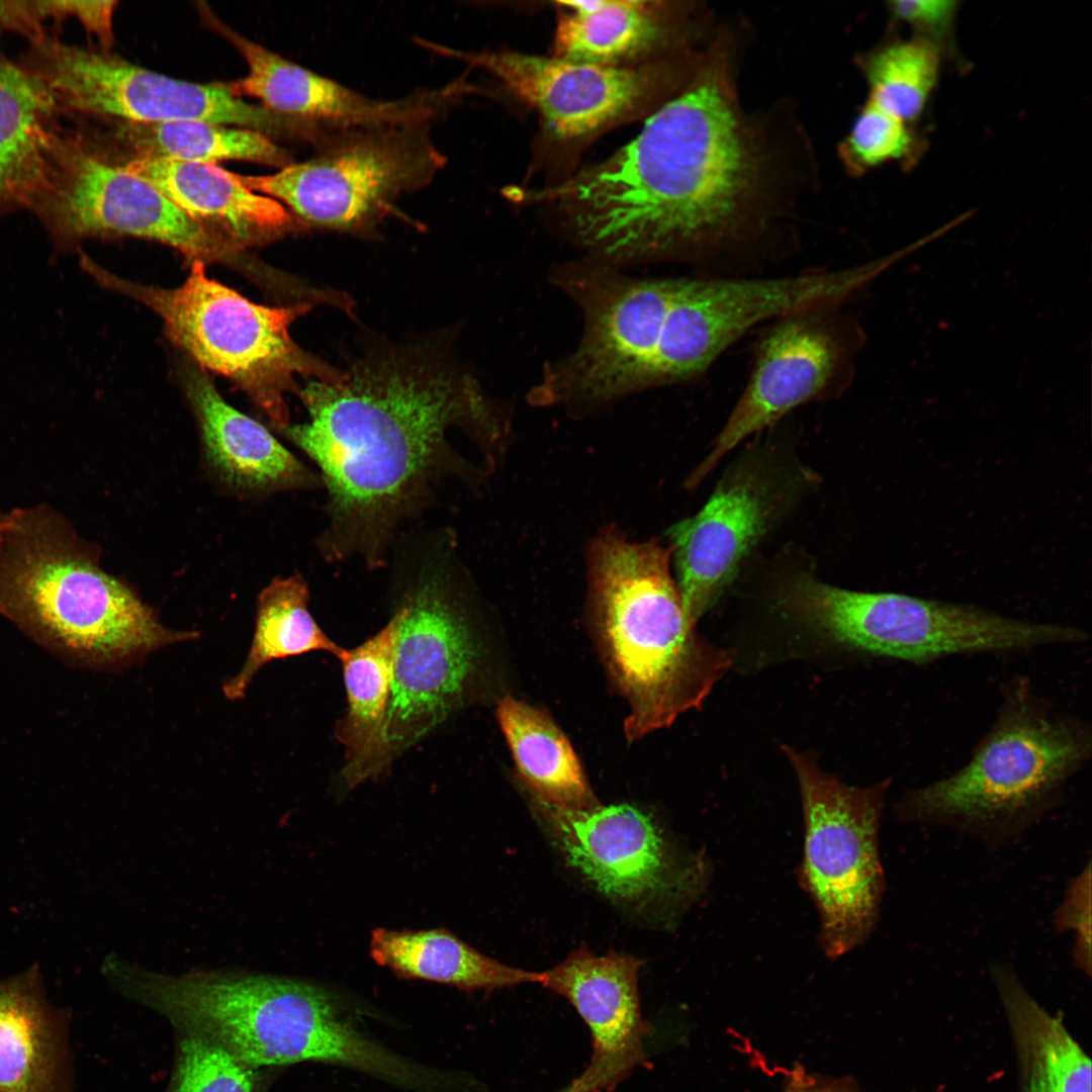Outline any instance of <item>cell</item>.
<instances>
[{"label": "cell", "mask_w": 1092, "mask_h": 1092, "mask_svg": "<svg viewBox=\"0 0 1092 1092\" xmlns=\"http://www.w3.org/2000/svg\"><path fill=\"white\" fill-rule=\"evenodd\" d=\"M308 421L287 437L317 465L329 493L322 548L380 564L398 523L454 461L447 433L469 432L491 465L509 444L508 422L476 383L422 363L385 360L299 391Z\"/></svg>", "instance_id": "obj_1"}, {"label": "cell", "mask_w": 1092, "mask_h": 1092, "mask_svg": "<svg viewBox=\"0 0 1092 1092\" xmlns=\"http://www.w3.org/2000/svg\"><path fill=\"white\" fill-rule=\"evenodd\" d=\"M751 178L732 106L710 80L659 106L605 161L533 196L551 202L575 237L613 259L696 243L737 215Z\"/></svg>", "instance_id": "obj_2"}, {"label": "cell", "mask_w": 1092, "mask_h": 1092, "mask_svg": "<svg viewBox=\"0 0 1092 1092\" xmlns=\"http://www.w3.org/2000/svg\"><path fill=\"white\" fill-rule=\"evenodd\" d=\"M671 547L601 528L586 551L588 609L610 673L629 705L630 741L698 708L732 661L700 638L670 573Z\"/></svg>", "instance_id": "obj_3"}, {"label": "cell", "mask_w": 1092, "mask_h": 1092, "mask_svg": "<svg viewBox=\"0 0 1092 1092\" xmlns=\"http://www.w3.org/2000/svg\"><path fill=\"white\" fill-rule=\"evenodd\" d=\"M1091 756L1090 723L1017 675L1003 685L995 718L969 760L907 789L894 813L899 821L949 828L999 848L1056 809Z\"/></svg>", "instance_id": "obj_4"}, {"label": "cell", "mask_w": 1092, "mask_h": 1092, "mask_svg": "<svg viewBox=\"0 0 1092 1092\" xmlns=\"http://www.w3.org/2000/svg\"><path fill=\"white\" fill-rule=\"evenodd\" d=\"M103 971L124 996L257 1069L314 1061L360 1071L373 1057L371 1036L309 982L234 971L167 975L115 956Z\"/></svg>", "instance_id": "obj_5"}, {"label": "cell", "mask_w": 1092, "mask_h": 1092, "mask_svg": "<svg viewBox=\"0 0 1092 1092\" xmlns=\"http://www.w3.org/2000/svg\"><path fill=\"white\" fill-rule=\"evenodd\" d=\"M80 264L98 284L154 310L177 346L201 367L233 381L277 430L288 428L284 394L295 388L297 375L326 382L347 376L291 339L289 327L310 308L307 303L282 307L254 303L210 279L204 263L197 260L185 282L170 289L120 278L83 252Z\"/></svg>", "instance_id": "obj_6"}, {"label": "cell", "mask_w": 1092, "mask_h": 1092, "mask_svg": "<svg viewBox=\"0 0 1092 1092\" xmlns=\"http://www.w3.org/2000/svg\"><path fill=\"white\" fill-rule=\"evenodd\" d=\"M778 604L823 638L869 655L925 664L950 656L1024 653L1085 641L1082 628L896 593L852 592L809 574L789 580Z\"/></svg>", "instance_id": "obj_7"}, {"label": "cell", "mask_w": 1092, "mask_h": 1092, "mask_svg": "<svg viewBox=\"0 0 1092 1092\" xmlns=\"http://www.w3.org/2000/svg\"><path fill=\"white\" fill-rule=\"evenodd\" d=\"M0 569L6 600L81 656L131 663L197 632L166 628L126 584L100 568L80 544L25 532Z\"/></svg>", "instance_id": "obj_8"}, {"label": "cell", "mask_w": 1092, "mask_h": 1092, "mask_svg": "<svg viewBox=\"0 0 1092 1092\" xmlns=\"http://www.w3.org/2000/svg\"><path fill=\"white\" fill-rule=\"evenodd\" d=\"M800 787L804 852L800 882L820 916V942L831 959L860 946L879 919L886 882L879 831L891 779L850 786L788 746Z\"/></svg>", "instance_id": "obj_9"}, {"label": "cell", "mask_w": 1092, "mask_h": 1092, "mask_svg": "<svg viewBox=\"0 0 1092 1092\" xmlns=\"http://www.w3.org/2000/svg\"><path fill=\"white\" fill-rule=\"evenodd\" d=\"M315 154L273 174L236 177L272 197L306 223L338 230L368 226L400 195L428 185L446 158L429 123L328 130Z\"/></svg>", "instance_id": "obj_10"}, {"label": "cell", "mask_w": 1092, "mask_h": 1092, "mask_svg": "<svg viewBox=\"0 0 1092 1092\" xmlns=\"http://www.w3.org/2000/svg\"><path fill=\"white\" fill-rule=\"evenodd\" d=\"M31 210L58 254L79 251L87 238L134 236L167 244L192 261H242V248L125 171L80 124L65 128L47 186Z\"/></svg>", "instance_id": "obj_11"}, {"label": "cell", "mask_w": 1092, "mask_h": 1092, "mask_svg": "<svg viewBox=\"0 0 1092 1092\" xmlns=\"http://www.w3.org/2000/svg\"><path fill=\"white\" fill-rule=\"evenodd\" d=\"M23 63L47 85L63 116L76 122L202 120L255 129L273 140L290 133V118L238 97L230 83L175 79L103 49L48 35L31 42Z\"/></svg>", "instance_id": "obj_12"}, {"label": "cell", "mask_w": 1092, "mask_h": 1092, "mask_svg": "<svg viewBox=\"0 0 1092 1092\" xmlns=\"http://www.w3.org/2000/svg\"><path fill=\"white\" fill-rule=\"evenodd\" d=\"M425 47L493 75L540 114L550 133L564 141L589 138L657 109L676 76L666 59L622 67L513 51L466 52L432 42Z\"/></svg>", "instance_id": "obj_13"}, {"label": "cell", "mask_w": 1092, "mask_h": 1092, "mask_svg": "<svg viewBox=\"0 0 1092 1092\" xmlns=\"http://www.w3.org/2000/svg\"><path fill=\"white\" fill-rule=\"evenodd\" d=\"M894 258L829 272L743 280L679 279L669 316L668 382L706 370L734 341L761 322L839 302L879 275Z\"/></svg>", "instance_id": "obj_14"}, {"label": "cell", "mask_w": 1092, "mask_h": 1092, "mask_svg": "<svg viewBox=\"0 0 1092 1092\" xmlns=\"http://www.w3.org/2000/svg\"><path fill=\"white\" fill-rule=\"evenodd\" d=\"M399 609L389 706L394 754L462 706L478 662L466 614L441 578L421 581Z\"/></svg>", "instance_id": "obj_15"}, {"label": "cell", "mask_w": 1092, "mask_h": 1092, "mask_svg": "<svg viewBox=\"0 0 1092 1092\" xmlns=\"http://www.w3.org/2000/svg\"><path fill=\"white\" fill-rule=\"evenodd\" d=\"M566 860L609 898L643 903L694 891L697 867L675 862L651 818L626 804L569 810L534 799Z\"/></svg>", "instance_id": "obj_16"}, {"label": "cell", "mask_w": 1092, "mask_h": 1092, "mask_svg": "<svg viewBox=\"0 0 1092 1092\" xmlns=\"http://www.w3.org/2000/svg\"><path fill=\"white\" fill-rule=\"evenodd\" d=\"M207 19L244 57L248 73L231 82L238 97H252L279 115L306 122L317 132L353 126L430 123L462 96L475 91L464 77L397 100L365 96L322 76L224 25Z\"/></svg>", "instance_id": "obj_17"}, {"label": "cell", "mask_w": 1092, "mask_h": 1092, "mask_svg": "<svg viewBox=\"0 0 1092 1092\" xmlns=\"http://www.w3.org/2000/svg\"><path fill=\"white\" fill-rule=\"evenodd\" d=\"M641 965L632 956H596L581 946L541 973L539 984L566 998L590 1031L593 1054L570 1082L574 1092H611L646 1062L649 1028L640 1008Z\"/></svg>", "instance_id": "obj_18"}, {"label": "cell", "mask_w": 1092, "mask_h": 1092, "mask_svg": "<svg viewBox=\"0 0 1092 1092\" xmlns=\"http://www.w3.org/2000/svg\"><path fill=\"white\" fill-rule=\"evenodd\" d=\"M837 359V345L822 328L801 318L776 327L759 346L743 393L687 487L698 486L741 441L816 396L832 377Z\"/></svg>", "instance_id": "obj_19"}, {"label": "cell", "mask_w": 1092, "mask_h": 1092, "mask_svg": "<svg viewBox=\"0 0 1092 1092\" xmlns=\"http://www.w3.org/2000/svg\"><path fill=\"white\" fill-rule=\"evenodd\" d=\"M767 514L759 479L744 472L721 484L694 517L668 529L676 585L692 627L731 582L766 527Z\"/></svg>", "instance_id": "obj_20"}, {"label": "cell", "mask_w": 1092, "mask_h": 1092, "mask_svg": "<svg viewBox=\"0 0 1092 1092\" xmlns=\"http://www.w3.org/2000/svg\"><path fill=\"white\" fill-rule=\"evenodd\" d=\"M115 161L156 187L191 219L242 249L275 239L293 225L292 214L282 203L251 190L236 173L217 165L163 159Z\"/></svg>", "instance_id": "obj_21"}, {"label": "cell", "mask_w": 1092, "mask_h": 1092, "mask_svg": "<svg viewBox=\"0 0 1092 1092\" xmlns=\"http://www.w3.org/2000/svg\"><path fill=\"white\" fill-rule=\"evenodd\" d=\"M42 80L0 56V215L33 207L44 190L65 126Z\"/></svg>", "instance_id": "obj_22"}, {"label": "cell", "mask_w": 1092, "mask_h": 1092, "mask_svg": "<svg viewBox=\"0 0 1092 1092\" xmlns=\"http://www.w3.org/2000/svg\"><path fill=\"white\" fill-rule=\"evenodd\" d=\"M65 1012L46 995L38 965L0 980V1092H72Z\"/></svg>", "instance_id": "obj_23"}, {"label": "cell", "mask_w": 1092, "mask_h": 1092, "mask_svg": "<svg viewBox=\"0 0 1092 1092\" xmlns=\"http://www.w3.org/2000/svg\"><path fill=\"white\" fill-rule=\"evenodd\" d=\"M188 396L206 458L228 486L251 493L308 487L314 475L260 423L230 405L212 382L193 371Z\"/></svg>", "instance_id": "obj_24"}, {"label": "cell", "mask_w": 1092, "mask_h": 1092, "mask_svg": "<svg viewBox=\"0 0 1092 1092\" xmlns=\"http://www.w3.org/2000/svg\"><path fill=\"white\" fill-rule=\"evenodd\" d=\"M555 58L607 66H636L665 59L675 39L676 8L642 0L556 1Z\"/></svg>", "instance_id": "obj_25"}, {"label": "cell", "mask_w": 1092, "mask_h": 1092, "mask_svg": "<svg viewBox=\"0 0 1092 1092\" xmlns=\"http://www.w3.org/2000/svg\"><path fill=\"white\" fill-rule=\"evenodd\" d=\"M400 620L398 609L377 634L346 649L339 659L348 710L337 723L335 735L344 747L341 776L349 789L380 776L394 755L389 738V706Z\"/></svg>", "instance_id": "obj_26"}, {"label": "cell", "mask_w": 1092, "mask_h": 1092, "mask_svg": "<svg viewBox=\"0 0 1092 1092\" xmlns=\"http://www.w3.org/2000/svg\"><path fill=\"white\" fill-rule=\"evenodd\" d=\"M89 126L103 149L118 161L163 159L216 165L234 160L278 169L293 162L290 152L272 138L247 127L202 120L113 121Z\"/></svg>", "instance_id": "obj_27"}, {"label": "cell", "mask_w": 1092, "mask_h": 1092, "mask_svg": "<svg viewBox=\"0 0 1092 1092\" xmlns=\"http://www.w3.org/2000/svg\"><path fill=\"white\" fill-rule=\"evenodd\" d=\"M372 959L398 977L420 979L462 990H494L540 983L541 973L510 967L477 951L446 929L376 928Z\"/></svg>", "instance_id": "obj_28"}, {"label": "cell", "mask_w": 1092, "mask_h": 1092, "mask_svg": "<svg viewBox=\"0 0 1092 1092\" xmlns=\"http://www.w3.org/2000/svg\"><path fill=\"white\" fill-rule=\"evenodd\" d=\"M496 719L532 798L569 810L601 805L569 741L547 714L506 697Z\"/></svg>", "instance_id": "obj_29"}, {"label": "cell", "mask_w": 1092, "mask_h": 1092, "mask_svg": "<svg viewBox=\"0 0 1092 1092\" xmlns=\"http://www.w3.org/2000/svg\"><path fill=\"white\" fill-rule=\"evenodd\" d=\"M991 976L1013 1027L1024 1092H1091V1062L1062 1021L1023 988L1007 964L991 965Z\"/></svg>", "instance_id": "obj_30"}, {"label": "cell", "mask_w": 1092, "mask_h": 1092, "mask_svg": "<svg viewBox=\"0 0 1092 1092\" xmlns=\"http://www.w3.org/2000/svg\"><path fill=\"white\" fill-rule=\"evenodd\" d=\"M308 588L299 574L273 579L259 595L250 651L241 670L222 686L232 701L244 697L259 669L272 660L327 651L339 659L345 648L320 628L308 611Z\"/></svg>", "instance_id": "obj_31"}, {"label": "cell", "mask_w": 1092, "mask_h": 1092, "mask_svg": "<svg viewBox=\"0 0 1092 1092\" xmlns=\"http://www.w3.org/2000/svg\"><path fill=\"white\" fill-rule=\"evenodd\" d=\"M937 74L938 53L930 41L891 44L869 64L870 101L904 122L911 120L923 110Z\"/></svg>", "instance_id": "obj_32"}, {"label": "cell", "mask_w": 1092, "mask_h": 1092, "mask_svg": "<svg viewBox=\"0 0 1092 1092\" xmlns=\"http://www.w3.org/2000/svg\"><path fill=\"white\" fill-rule=\"evenodd\" d=\"M182 1035L169 1092H258L257 1068L208 1039Z\"/></svg>", "instance_id": "obj_33"}, {"label": "cell", "mask_w": 1092, "mask_h": 1092, "mask_svg": "<svg viewBox=\"0 0 1092 1092\" xmlns=\"http://www.w3.org/2000/svg\"><path fill=\"white\" fill-rule=\"evenodd\" d=\"M913 146L906 122L871 101L857 116L848 141L849 153L863 167L905 157Z\"/></svg>", "instance_id": "obj_34"}, {"label": "cell", "mask_w": 1092, "mask_h": 1092, "mask_svg": "<svg viewBox=\"0 0 1092 1092\" xmlns=\"http://www.w3.org/2000/svg\"><path fill=\"white\" fill-rule=\"evenodd\" d=\"M1054 925L1060 932L1073 931L1075 936L1073 958L1076 967L1090 974L1091 971V866L1070 884L1058 907Z\"/></svg>", "instance_id": "obj_35"}, {"label": "cell", "mask_w": 1092, "mask_h": 1092, "mask_svg": "<svg viewBox=\"0 0 1092 1092\" xmlns=\"http://www.w3.org/2000/svg\"><path fill=\"white\" fill-rule=\"evenodd\" d=\"M895 15L918 28L925 30H940L951 20L956 2L953 1H921L904 0L892 3Z\"/></svg>", "instance_id": "obj_36"}, {"label": "cell", "mask_w": 1092, "mask_h": 1092, "mask_svg": "<svg viewBox=\"0 0 1092 1092\" xmlns=\"http://www.w3.org/2000/svg\"><path fill=\"white\" fill-rule=\"evenodd\" d=\"M117 3L115 0L68 1L69 16L76 17L88 33L98 38L103 50L109 51L113 43L112 18Z\"/></svg>", "instance_id": "obj_37"}, {"label": "cell", "mask_w": 1092, "mask_h": 1092, "mask_svg": "<svg viewBox=\"0 0 1092 1092\" xmlns=\"http://www.w3.org/2000/svg\"><path fill=\"white\" fill-rule=\"evenodd\" d=\"M786 1092H849L839 1085L818 1083L810 1080H799L790 1085Z\"/></svg>", "instance_id": "obj_38"}, {"label": "cell", "mask_w": 1092, "mask_h": 1092, "mask_svg": "<svg viewBox=\"0 0 1092 1092\" xmlns=\"http://www.w3.org/2000/svg\"><path fill=\"white\" fill-rule=\"evenodd\" d=\"M12 524H13V521L11 519L10 520H4V519L0 518V542L3 539L4 535L7 533V531L10 529Z\"/></svg>", "instance_id": "obj_39"}, {"label": "cell", "mask_w": 1092, "mask_h": 1092, "mask_svg": "<svg viewBox=\"0 0 1092 1092\" xmlns=\"http://www.w3.org/2000/svg\"><path fill=\"white\" fill-rule=\"evenodd\" d=\"M555 1092H574L571 1084H568Z\"/></svg>", "instance_id": "obj_40"}]
</instances>
